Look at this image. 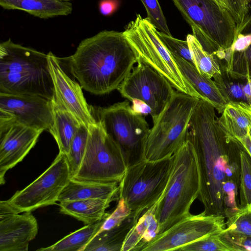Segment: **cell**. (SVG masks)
I'll return each instance as SVG.
<instances>
[{"label": "cell", "instance_id": "25", "mask_svg": "<svg viewBox=\"0 0 251 251\" xmlns=\"http://www.w3.org/2000/svg\"><path fill=\"white\" fill-rule=\"evenodd\" d=\"M110 199H91L59 202L61 213L70 215L85 225L103 218L105 210L112 201Z\"/></svg>", "mask_w": 251, "mask_h": 251}, {"label": "cell", "instance_id": "44", "mask_svg": "<svg viewBox=\"0 0 251 251\" xmlns=\"http://www.w3.org/2000/svg\"><path fill=\"white\" fill-rule=\"evenodd\" d=\"M249 133H250V136L251 137V126H250V129H249Z\"/></svg>", "mask_w": 251, "mask_h": 251}, {"label": "cell", "instance_id": "16", "mask_svg": "<svg viewBox=\"0 0 251 251\" xmlns=\"http://www.w3.org/2000/svg\"><path fill=\"white\" fill-rule=\"evenodd\" d=\"M47 54L54 90V100L88 128L97 120L92 106L88 105L84 97L82 87L64 72L58 57L51 51Z\"/></svg>", "mask_w": 251, "mask_h": 251}, {"label": "cell", "instance_id": "10", "mask_svg": "<svg viewBox=\"0 0 251 251\" xmlns=\"http://www.w3.org/2000/svg\"><path fill=\"white\" fill-rule=\"evenodd\" d=\"M94 115L121 149L127 167L143 159L150 128L145 116L132 109L128 100L95 108Z\"/></svg>", "mask_w": 251, "mask_h": 251}, {"label": "cell", "instance_id": "31", "mask_svg": "<svg viewBox=\"0 0 251 251\" xmlns=\"http://www.w3.org/2000/svg\"><path fill=\"white\" fill-rule=\"evenodd\" d=\"M226 218V230L251 236V204L244 207H239L236 211Z\"/></svg>", "mask_w": 251, "mask_h": 251}, {"label": "cell", "instance_id": "45", "mask_svg": "<svg viewBox=\"0 0 251 251\" xmlns=\"http://www.w3.org/2000/svg\"><path fill=\"white\" fill-rule=\"evenodd\" d=\"M60 0L70 1L73 0Z\"/></svg>", "mask_w": 251, "mask_h": 251}, {"label": "cell", "instance_id": "42", "mask_svg": "<svg viewBox=\"0 0 251 251\" xmlns=\"http://www.w3.org/2000/svg\"><path fill=\"white\" fill-rule=\"evenodd\" d=\"M218 4L225 7L228 10V5L227 0H215Z\"/></svg>", "mask_w": 251, "mask_h": 251}, {"label": "cell", "instance_id": "30", "mask_svg": "<svg viewBox=\"0 0 251 251\" xmlns=\"http://www.w3.org/2000/svg\"><path fill=\"white\" fill-rule=\"evenodd\" d=\"M239 207L251 204V156L244 149L240 151Z\"/></svg>", "mask_w": 251, "mask_h": 251}, {"label": "cell", "instance_id": "6", "mask_svg": "<svg viewBox=\"0 0 251 251\" xmlns=\"http://www.w3.org/2000/svg\"><path fill=\"white\" fill-rule=\"evenodd\" d=\"M200 99L175 91L153 123L143 159L157 161L171 157L187 140L190 119Z\"/></svg>", "mask_w": 251, "mask_h": 251}, {"label": "cell", "instance_id": "1", "mask_svg": "<svg viewBox=\"0 0 251 251\" xmlns=\"http://www.w3.org/2000/svg\"><path fill=\"white\" fill-rule=\"evenodd\" d=\"M215 108L200 99L192 113L187 140L195 149L198 163L200 190L198 197L206 215L225 216L223 186L227 181L239 185L240 151L239 141H228L217 123Z\"/></svg>", "mask_w": 251, "mask_h": 251}, {"label": "cell", "instance_id": "33", "mask_svg": "<svg viewBox=\"0 0 251 251\" xmlns=\"http://www.w3.org/2000/svg\"><path fill=\"white\" fill-rule=\"evenodd\" d=\"M158 34L172 55L179 56L194 65L191 51L187 40H182L158 31Z\"/></svg>", "mask_w": 251, "mask_h": 251}, {"label": "cell", "instance_id": "5", "mask_svg": "<svg viewBox=\"0 0 251 251\" xmlns=\"http://www.w3.org/2000/svg\"><path fill=\"white\" fill-rule=\"evenodd\" d=\"M203 49L220 60L232 45L236 25L230 13L215 0H172Z\"/></svg>", "mask_w": 251, "mask_h": 251}, {"label": "cell", "instance_id": "34", "mask_svg": "<svg viewBox=\"0 0 251 251\" xmlns=\"http://www.w3.org/2000/svg\"><path fill=\"white\" fill-rule=\"evenodd\" d=\"M218 234L211 235L183 246L179 251H230Z\"/></svg>", "mask_w": 251, "mask_h": 251}, {"label": "cell", "instance_id": "28", "mask_svg": "<svg viewBox=\"0 0 251 251\" xmlns=\"http://www.w3.org/2000/svg\"><path fill=\"white\" fill-rule=\"evenodd\" d=\"M220 67L221 73L215 74L213 78L226 102L227 103L230 101L247 102L243 91V81L230 76L222 61H220Z\"/></svg>", "mask_w": 251, "mask_h": 251}, {"label": "cell", "instance_id": "38", "mask_svg": "<svg viewBox=\"0 0 251 251\" xmlns=\"http://www.w3.org/2000/svg\"><path fill=\"white\" fill-rule=\"evenodd\" d=\"M118 0H101L99 3L100 13L105 16L112 14L118 8Z\"/></svg>", "mask_w": 251, "mask_h": 251}, {"label": "cell", "instance_id": "8", "mask_svg": "<svg viewBox=\"0 0 251 251\" xmlns=\"http://www.w3.org/2000/svg\"><path fill=\"white\" fill-rule=\"evenodd\" d=\"M172 157L157 161L142 159L127 167L119 185V199L131 213L140 216L155 204L166 187Z\"/></svg>", "mask_w": 251, "mask_h": 251}, {"label": "cell", "instance_id": "12", "mask_svg": "<svg viewBox=\"0 0 251 251\" xmlns=\"http://www.w3.org/2000/svg\"><path fill=\"white\" fill-rule=\"evenodd\" d=\"M137 63L117 90L130 101L138 99L149 105L153 123L175 91L168 80L151 66L140 61Z\"/></svg>", "mask_w": 251, "mask_h": 251}, {"label": "cell", "instance_id": "21", "mask_svg": "<svg viewBox=\"0 0 251 251\" xmlns=\"http://www.w3.org/2000/svg\"><path fill=\"white\" fill-rule=\"evenodd\" d=\"M118 183L80 181L71 178L59 195L58 201L91 199L113 200L119 191Z\"/></svg>", "mask_w": 251, "mask_h": 251}, {"label": "cell", "instance_id": "3", "mask_svg": "<svg viewBox=\"0 0 251 251\" xmlns=\"http://www.w3.org/2000/svg\"><path fill=\"white\" fill-rule=\"evenodd\" d=\"M0 93L53 99L48 54L15 43L11 39L0 43Z\"/></svg>", "mask_w": 251, "mask_h": 251}, {"label": "cell", "instance_id": "22", "mask_svg": "<svg viewBox=\"0 0 251 251\" xmlns=\"http://www.w3.org/2000/svg\"><path fill=\"white\" fill-rule=\"evenodd\" d=\"M51 101L54 121L49 132L56 141L59 152L67 155L69 151L72 141L82 124L54 99Z\"/></svg>", "mask_w": 251, "mask_h": 251}, {"label": "cell", "instance_id": "23", "mask_svg": "<svg viewBox=\"0 0 251 251\" xmlns=\"http://www.w3.org/2000/svg\"><path fill=\"white\" fill-rule=\"evenodd\" d=\"M140 217L131 213L119 225L96 234L84 251H122L127 234Z\"/></svg>", "mask_w": 251, "mask_h": 251}, {"label": "cell", "instance_id": "41", "mask_svg": "<svg viewBox=\"0 0 251 251\" xmlns=\"http://www.w3.org/2000/svg\"><path fill=\"white\" fill-rule=\"evenodd\" d=\"M238 141L251 156V137L249 131L246 136L238 139Z\"/></svg>", "mask_w": 251, "mask_h": 251}, {"label": "cell", "instance_id": "2", "mask_svg": "<svg viewBox=\"0 0 251 251\" xmlns=\"http://www.w3.org/2000/svg\"><path fill=\"white\" fill-rule=\"evenodd\" d=\"M58 58L82 89L96 95L117 89L138 61L124 32L107 30L81 41L73 54Z\"/></svg>", "mask_w": 251, "mask_h": 251}, {"label": "cell", "instance_id": "20", "mask_svg": "<svg viewBox=\"0 0 251 251\" xmlns=\"http://www.w3.org/2000/svg\"><path fill=\"white\" fill-rule=\"evenodd\" d=\"M0 5L6 10H22L43 19L68 16L73 11L70 1L60 0H0Z\"/></svg>", "mask_w": 251, "mask_h": 251}, {"label": "cell", "instance_id": "39", "mask_svg": "<svg viewBox=\"0 0 251 251\" xmlns=\"http://www.w3.org/2000/svg\"><path fill=\"white\" fill-rule=\"evenodd\" d=\"M131 102H132L131 107L135 112L145 116L148 115H151L152 113L151 108L143 101L135 99L132 100Z\"/></svg>", "mask_w": 251, "mask_h": 251}, {"label": "cell", "instance_id": "32", "mask_svg": "<svg viewBox=\"0 0 251 251\" xmlns=\"http://www.w3.org/2000/svg\"><path fill=\"white\" fill-rule=\"evenodd\" d=\"M147 13V19L160 31L171 35L158 0H141Z\"/></svg>", "mask_w": 251, "mask_h": 251}, {"label": "cell", "instance_id": "37", "mask_svg": "<svg viewBox=\"0 0 251 251\" xmlns=\"http://www.w3.org/2000/svg\"><path fill=\"white\" fill-rule=\"evenodd\" d=\"M228 11L236 25V33L243 26L250 12V0H227Z\"/></svg>", "mask_w": 251, "mask_h": 251}, {"label": "cell", "instance_id": "13", "mask_svg": "<svg viewBox=\"0 0 251 251\" xmlns=\"http://www.w3.org/2000/svg\"><path fill=\"white\" fill-rule=\"evenodd\" d=\"M222 215L190 214L157 235L141 251H173L206 236L217 234L226 227Z\"/></svg>", "mask_w": 251, "mask_h": 251}, {"label": "cell", "instance_id": "18", "mask_svg": "<svg viewBox=\"0 0 251 251\" xmlns=\"http://www.w3.org/2000/svg\"><path fill=\"white\" fill-rule=\"evenodd\" d=\"M183 76L201 96L222 113L227 103L212 78L201 74L195 66L182 58L172 55Z\"/></svg>", "mask_w": 251, "mask_h": 251}, {"label": "cell", "instance_id": "24", "mask_svg": "<svg viewBox=\"0 0 251 251\" xmlns=\"http://www.w3.org/2000/svg\"><path fill=\"white\" fill-rule=\"evenodd\" d=\"M155 207V204L141 214L127 234L122 251H141L158 234Z\"/></svg>", "mask_w": 251, "mask_h": 251}, {"label": "cell", "instance_id": "15", "mask_svg": "<svg viewBox=\"0 0 251 251\" xmlns=\"http://www.w3.org/2000/svg\"><path fill=\"white\" fill-rule=\"evenodd\" d=\"M0 114L42 131L54 121L51 100L38 96L0 93Z\"/></svg>", "mask_w": 251, "mask_h": 251}, {"label": "cell", "instance_id": "9", "mask_svg": "<svg viewBox=\"0 0 251 251\" xmlns=\"http://www.w3.org/2000/svg\"><path fill=\"white\" fill-rule=\"evenodd\" d=\"M127 168L123 152L99 121L88 127L84 154L79 168L71 178L100 183L122 180Z\"/></svg>", "mask_w": 251, "mask_h": 251}, {"label": "cell", "instance_id": "14", "mask_svg": "<svg viewBox=\"0 0 251 251\" xmlns=\"http://www.w3.org/2000/svg\"><path fill=\"white\" fill-rule=\"evenodd\" d=\"M42 132L0 114V184L5 183L6 172L23 160Z\"/></svg>", "mask_w": 251, "mask_h": 251}, {"label": "cell", "instance_id": "11", "mask_svg": "<svg viewBox=\"0 0 251 251\" xmlns=\"http://www.w3.org/2000/svg\"><path fill=\"white\" fill-rule=\"evenodd\" d=\"M71 178L66 156L59 152L43 173L25 188L17 191L7 202L15 214L55 204Z\"/></svg>", "mask_w": 251, "mask_h": 251}, {"label": "cell", "instance_id": "19", "mask_svg": "<svg viewBox=\"0 0 251 251\" xmlns=\"http://www.w3.org/2000/svg\"><path fill=\"white\" fill-rule=\"evenodd\" d=\"M217 123L228 141H238L251 126V106L244 101L228 102Z\"/></svg>", "mask_w": 251, "mask_h": 251}, {"label": "cell", "instance_id": "36", "mask_svg": "<svg viewBox=\"0 0 251 251\" xmlns=\"http://www.w3.org/2000/svg\"><path fill=\"white\" fill-rule=\"evenodd\" d=\"M131 213L125 201L119 199L118 204L112 213H109L104 220L97 233L109 230L121 224Z\"/></svg>", "mask_w": 251, "mask_h": 251}, {"label": "cell", "instance_id": "27", "mask_svg": "<svg viewBox=\"0 0 251 251\" xmlns=\"http://www.w3.org/2000/svg\"><path fill=\"white\" fill-rule=\"evenodd\" d=\"M186 40L191 52L194 65L201 74L212 78L215 74L221 73V60L205 51L193 34H188Z\"/></svg>", "mask_w": 251, "mask_h": 251}, {"label": "cell", "instance_id": "26", "mask_svg": "<svg viewBox=\"0 0 251 251\" xmlns=\"http://www.w3.org/2000/svg\"><path fill=\"white\" fill-rule=\"evenodd\" d=\"M105 213L101 220L66 236L54 244L37 249L40 251H84L86 246L98 233L104 220L109 215Z\"/></svg>", "mask_w": 251, "mask_h": 251}, {"label": "cell", "instance_id": "7", "mask_svg": "<svg viewBox=\"0 0 251 251\" xmlns=\"http://www.w3.org/2000/svg\"><path fill=\"white\" fill-rule=\"evenodd\" d=\"M123 32L136 53L138 61L149 65L164 76L177 91L201 99L181 74L156 28L147 18L137 14Z\"/></svg>", "mask_w": 251, "mask_h": 251}, {"label": "cell", "instance_id": "40", "mask_svg": "<svg viewBox=\"0 0 251 251\" xmlns=\"http://www.w3.org/2000/svg\"><path fill=\"white\" fill-rule=\"evenodd\" d=\"M243 91L248 103L251 106V75L243 81Z\"/></svg>", "mask_w": 251, "mask_h": 251}, {"label": "cell", "instance_id": "35", "mask_svg": "<svg viewBox=\"0 0 251 251\" xmlns=\"http://www.w3.org/2000/svg\"><path fill=\"white\" fill-rule=\"evenodd\" d=\"M218 236L230 251H251V236L232 233L225 228Z\"/></svg>", "mask_w": 251, "mask_h": 251}, {"label": "cell", "instance_id": "43", "mask_svg": "<svg viewBox=\"0 0 251 251\" xmlns=\"http://www.w3.org/2000/svg\"><path fill=\"white\" fill-rule=\"evenodd\" d=\"M245 52L251 63V45L247 49V50L245 51Z\"/></svg>", "mask_w": 251, "mask_h": 251}, {"label": "cell", "instance_id": "29", "mask_svg": "<svg viewBox=\"0 0 251 251\" xmlns=\"http://www.w3.org/2000/svg\"><path fill=\"white\" fill-rule=\"evenodd\" d=\"M88 128L81 124L70 145L68 153L66 155L71 174V177L77 172L81 163L87 144Z\"/></svg>", "mask_w": 251, "mask_h": 251}, {"label": "cell", "instance_id": "4", "mask_svg": "<svg viewBox=\"0 0 251 251\" xmlns=\"http://www.w3.org/2000/svg\"><path fill=\"white\" fill-rule=\"evenodd\" d=\"M171 157L166 187L155 203L158 234L189 216L191 206L200 193L199 169L191 142L186 140Z\"/></svg>", "mask_w": 251, "mask_h": 251}, {"label": "cell", "instance_id": "17", "mask_svg": "<svg viewBox=\"0 0 251 251\" xmlns=\"http://www.w3.org/2000/svg\"><path fill=\"white\" fill-rule=\"evenodd\" d=\"M38 230L30 211L0 215V251H27Z\"/></svg>", "mask_w": 251, "mask_h": 251}]
</instances>
